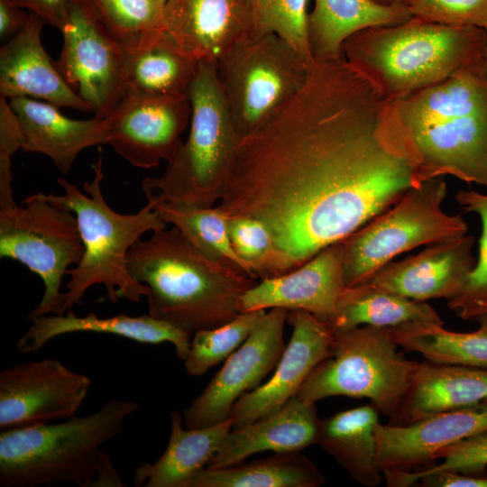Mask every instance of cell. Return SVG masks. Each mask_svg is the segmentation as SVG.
<instances>
[{
  "instance_id": "obj_1",
  "label": "cell",
  "mask_w": 487,
  "mask_h": 487,
  "mask_svg": "<svg viewBox=\"0 0 487 487\" xmlns=\"http://www.w3.org/2000/svg\"><path fill=\"white\" fill-rule=\"evenodd\" d=\"M390 100L344 58L316 60L289 104L244 137L216 207L270 231L284 274L421 183Z\"/></svg>"
},
{
  "instance_id": "obj_2",
  "label": "cell",
  "mask_w": 487,
  "mask_h": 487,
  "mask_svg": "<svg viewBox=\"0 0 487 487\" xmlns=\"http://www.w3.org/2000/svg\"><path fill=\"white\" fill-rule=\"evenodd\" d=\"M391 120L425 180L453 176L487 187L484 59L446 79L390 100Z\"/></svg>"
},
{
  "instance_id": "obj_3",
  "label": "cell",
  "mask_w": 487,
  "mask_h": 487,
  "mask_svg": "<svg viewBox=\"0 0 487 487\" xmlns=\"http://www.w3.org/2000/svg\"><path fill=\"white\" fill-rule=\"evenodd\" d=\"M127 269L148 287V314L190 334L235 318L242 296L259 282L207 257L173 225L135 243Z\"/></svg>"
},
{
  "instance_id": "obj_4",
  "label": "cell",
  "mask_w": 487,
  "mask_h": 487,
  "mask_svg": "<svg viewBox=\"0 0 487 487\" xmlns=\"http://www.w3.org/2000/svg\"><path fill=\"white\" fill-rule=\"evenodd\" d=\"M139 408L135 401L112 399L85 417L1 430L0 485L127 486L102 446L121 434Z\"/></svg>"
},
{
  "instance_id": "obj_5",
  "label": "cell",
  "mask_w": 487,
  "mask_h": 487,
  "mask_svg": "<svg viewBox=\"0 0 487 487\" xmlns=\"http://www.w3.org/2000/svg\"><path fill=\"white\" fill-rule=\"evenodd\" d=\"M484 30L418 17L345 40L344 59L389 100L437 84L484 55Z\"/></svg>"
},
{
  "instance_id": "obj_6",
  "label": "cell",
  "mask_w": 487,
  "mask_h": 487,
  "mask_svg": "<svg viewBox=\"0 0 487 487\" xmlns=\"http://www.w3.org/2000/svg\"><path fill=\"white\" fill-rule=\"evenodd\" d=\"M103 160L99 149L98 160L92 165L94 178L83 185L86 193L64 179L58 183L64 189L63 195L41 196L50 203L72 211L78 220L84 244V254L75 268L66 275L70 280L62 294L60 315L80 302L86 291L96 284L106 287L113 303L126 299L138 303L147 296L148 287L132 277L127 269V253L131 247L149 231L167 227V223L148 202L135 214H120L106 202L102 191Z\"/></svg>"
},
{
  "instance_id": "obj_7",
  "label": "cell",
  "mask_w": 487,
  "mask_h": 487,
  "mask_svg": "<svg viewBox=\"0 0 487 487\" xmlns=\"http://www.w3.org/2000/svg\"><path fill=\"white\" fill-rule=\"evenodd\" d=\"M190 129L164 172L145 178L147 202L211 207L220 200L242 141L214 63L199 62L188 94Z\"/></svg>"
},
{
  "instance_id": "obj_8",
  "label": "cell",
  "mask_w": 487,
  "mask_h": 487,
  "mask_svg": "<svg viewBox=\"0 0 487 487\" xmlns=\"http://www.w3.org/2000/svg\"><path fill=\"white\" fill-rule=\"evenodd\" d=\"M333 332L331 356L311 371L297 396L310 404L333 396L366 398L391 418L419 362L398 351L391 328L362 326Z\"/></svg>"
},
{
  "instance_id": "obj_9",
  "label": "cell",
  "mask_w": 487,
  "mask_h": 487,
  "mask_svg": "<svg viewBox=\"0 0 487 487\" xmlns=\"http://www.w3.org/2000/svg\"><path fill=\"white\" fill-rule=\"evenodd\" d=\"M446 190V183L440 178L425 180L346 237L343 261L345 286L366 281L402 253L466 235L468 226L464 219L442 209Z\"/></svg>"
},
{
  "instance_id": "obj_10",
  "label": "cell",
  "mask_w": 487,
  "mask_h": 487,
  "mask_svg": "<svg viewBox=\"0 0 487 487\" xmlns=\"http://www.w3.org/2000/svg\"><path fill=\"white\" fill-rule=\"evenodd\" d=\"M310 63L275 33L251 36L216 63L222 91L242 140L283 111L304 86Z\"/></svg>"
},
{
  "instance_id": "obj_11",
  "label": "cell",
  "mask_w": 487,
  "mask_h": 487,
  "mask_svg": "<svg viewBox=\"0 0 487 487\" xmlns=\"http://www.w3.org/2000/svg\"><path fill=\"white\" fill-rule=\"evenodd\" d=\"M84 250L75 214L40 192L24 198L21 207H0V256L23 263L44 284L42 299L28 320L60 315L62 278L69 266L81 262Z\"/></svg>"
},
{
  "instance_id": "obj_12",
  "label": "cell",
  "mask_w": 487,
  "mask_h": 487,
  "mask_svg": "<svg viewBox=\"0 0 487 487\" xmlns=\"http://www.w3.org/2000/svg\"><path fill=\"white\" fill-rule=\"evenodd\" d=\"M63 45L55 66L96 116L106 117L124 96V51L115 38L78 0L60 30Z\"/></svg>"
},
{
  "instance_id": "obj_13",
  "label": "cell",
  "mask_w": 487,
  "mask_h": 487,
  "mask_svg": "<svg viewBox=\"0 0 487 487\" xmlns=\"http://www.w3.org/2000/svg\"><path fill=\"white\" fill-rule=\"evenodd\" d=\"M288 313L282 308L266 312L204 391L184 409L186 428L209 427L228 419L237 400L259 387L276 368L286 347L283 328Z\"/></svg>"
},
{
  "instance_id": "obj_14",
  "label": "cell",
  "mask_w": 487,
  "mask_h": 487,
  "mask_svg": "<svg viewBox=\"0 0 487 487\" xmlns=\"http://www.w3.org/2000/svg\"><path fill=\"white\" fill-rule=\"evenodd\" d=\"M107 121V144L132 165L151 169L170 162L191 118L188 96H158L126 88Z\"/></svg>"
},
{
  "instance_id": "obj_15",
  "label": "cell",
  "mask_w": 487,
  "mask_h": 487,
  "mask_svg": "<svg viewBox=\"0 0 487 487\" xmlns=\"http://www.w3.org/2000/svg\"><path fill=\"white\" fill-rule=\"evenodd\" d=\"M91 380L57 359L12 365L0 372V428L6 430L74 417Z\"/></svg>"
},
{
  "instance_id": "obj_16",
  "label": "cell",
  "mask_w": 487,
  "mask_h": 487,
  "mask_svg": "<svg viewBox=\"0 0 487 487\" xmlns=\"http://www.w3.org/2000/svg\"><path fill=\"white\" fill-rule=\"evenodd\" d=\"M287 322L292 326V335L274 373L234 404L230 414L233 428L282 408L298 394L311 371L331 356L334 332L327 322L301 309L289 311Z\"/></svg>"
},
{
  "instance_id": "obj_17",
  "label": "cell",
  "mask_w": 487,
  "mask_h": 487,
  "mask_svg": "<svg viewBox=\"0 0 487 487\" xmlns=\"http://www.w3.org/2000/svg\"><path fill=\"white\" fill-rule=\"evenodd\" d=\"M163 24L188 55L216 65L253 35V0H167Z\"/></svg>"
},
{
  "instance_id": "obj_18",
  "label": "cell",
  "mask_w": 487,
  "mask_h": 487,
  "mask_svg": "<svg viewBox=\"0 0 487 487\" xmlns=\"http://www.w3.org/2000/svg\"><path fill=\"white\" fill-rule=\"evenodd\" d=\"M345 239L321 250L299 268L267 278L241 298V311L282 308L306 310L329 322L345 288L343 277Z\"/></svg>"
},
{
  "instance_id": "obj_19",
  "label": "cell",
  "mask_w": 487,
  "mask_h": 487,
  "mask_svg": "<svg viewBox=\"0 0 487 487\" xmlns=\"http://www.w3.org/2000/svg\"><path fill=\"white\" fill-rule=\"evenodd\" d=\"M487 429V399L436 413L406 426L378 424L375 429L381 471L425 469L435 453Z\"/></svg>"
},
{
  "instance_id": "obj_20",
  "label": "cell",
  "mask_w": 487,
  "mask_h": 487,
  "mask_svg": "<svg viewBox=\"0 0 487 487\" xmlns=\"http://www.w3.org/2000/svg\"><path fill=\"white\" fill-rule=\"evenodd\" d=\"M473 244L474 237L467 234L430 244L415 255L386 263L366 281L418 301H448L461 292L475 267Z\"/></svg>"
},
{
  "instance_id": "obj_21",
  "label": "cell",
  "mask_w": 487,
  "mask_h": 487,
  "mask_svg": "<svg viewBox=\"0 0 487 487\" xmlns=\"http://www.w3.org/2000/svg\"><path fill=\"white\" fill-rule=\"evenodd\" d=\"M46 23L32 14L26 25L0 49V96L41 98L56 107L92 112L66 83L41 43Z\"/></svg>"
},
{
  "instance_id": "obj_22",
  "label": "cell",
  "mask_w": 487,
  "mask_h": 487,
  "mask_svg": "<svg viewBox=\"0 0 487 487\" xmlns=\"http://www.w3.org/2000/svg\"><path fill=\"white\" fill-rule=\"evenodd\" d=\"M9 103L20 124L22 150L44 154L62 174L69 172L83 150L107 144L108 128L105 117L71 119L55 106L28 96L14 97Z\"/></svg>"
},
{
  "instance_id": "obj_23",
  "label": "cell",
  "mask_w": 487,
  "mask_h": 487,
  "mask_svg": "<svg viewBox=\"0 0 487 487\" xmlns=\"http://www.w3.org/2000/svg\"><path fill=\"white\" fill-rule=\"evenodd\" d=\"M320 418L315 404L297 395L280 409L238 428H233L206 468H222L262 452L301 451L316 445Z\"/></svg>"
},
{
  "instance_id": "obj_24",
  "label": "cell",
  "mask_w": 487,
  "mask_h": 487,
  "mask_svg": "<svg viewBox=\"0 0 487 487\" xmlns=\"http://www.w3.org/2000/svg\"><path fill=\"white\" fill-rule=\"evenodd\" d=\"M487 399V368L431 361L418 363L409 391L389 425L406 426L426 417Z\"/></svg>"
},
{
  "instance_id": "obj_25",
  "label": "cell",
  "mask_w": 487,
  "mask_h": 487,
  "mask_svg": "<svg viewBox=\"0 0 487 487\" xmlns=\"http://www.w3.org/2000/svg\"><path fill=\"white\" fill-rule=\"evenodd\" d=\"M29 321L32 325L16 343L17 349L24 354L38 352L57 336L78 332L115 335L142 344L171 343L177 357L181 361H185L189 353L190 333L149 314L140 317L119 314L99 317L90 312L85 317H78L68 310L66 315H42Z\"/></svg>"
},
{
  "instance_id": "obj_26",
  "label": "cell",
  "mask_w": 487,
  "mask_h": 487,
  "mask_svg": "<svg viewBox=\"0 0 487 487\" xmlns=\"http://www.w3.org/2000/svg\"><path fill=\"white\" fill-rule=\"evenodd\" d=\"M120 42L126 88L188 96L199 62L188 55L164 27Z\"/></svg>"
},
{
  "instance_id": "obj_27",
  "label": "cell",
  "mask_w": 487,
  "mask_h": 487,
  "mask_svg": "<svg viewBox=\"0 0 487 487\" xmlns=\"http://www.w3.org/2000/svg\"><path fill=\"white\" fill-rule=\"evenodd\" d=\"M168 446L153 464L143 463L134 470L133 483L141 487H186L205 469L233 428V419L213 426L188 429L182 427L179 411L170 412Z\"/></svg>"
},
{
  "instance_id": "obj_28",
  "label": "cell",
  "mask_w": 487,
  "mask_h": 487,
  "mask_svg": "<svg viewBox=\"0 0 487 487\" xmlns=\"http://www.w3.org/2000/svg\"><path fill=\"white\" fill-rule=\"evenodd\" d=\"M411 17L409 6H384L372 0H315L307 23L313 60L343 59V44L354 33L401 23Z\"/></svg>"
},
{
  "instance_id": "obj_29",
  "label": "cell",
  "mask_w": 487,
  "mask_h": 487,
  "mask_svg": "<svg viewBox=\"0 0 487 487\" xmlns=\"http://www.w3.org/2000/svg\"><path fill=\"white\" fill-rule=\"evenodd\" d=\"M379 410L371 403L319 420L316 445L327 452L358 483L381 482L375 429Z\"/></svg>"
},
{
  "instance_id": "obj_30",
  "label": "cell",
  "mask_w": 487,
  "mask_h": 487,
  "mask_svg": "<svg viewBox=\"0 0 487 487\" xmlns=\"http://www.w3.org/2000/svg\"><path fill=\"white\" fill-rule=\"evenodd\" d=\"M411 322L444 326L440 316L425 301L365 281L343 289L328 324L333 331H339L362 326L392 328Z\"/></svg>"
},
{
  "instance_id": "obj_31",
  "label": "cell",
  "mask_w": 487,
  "mask_h": 487,
  "mask_svg": "<svg viewBox=\"0 0 487 487\" xmlns=\"http://www.w3.org/2000/svg\"><path fill=\"white\" fill-rule=\"evenodd\" d=\"M326 478L300 451L275 453L249 464L205 468L186 487H318Z\"/></svg>"
},
{
  "instance_id": "obj_32",
  "label": "cell",
  "mask_w": 487,
  "mask_h": 487,
  "mask_svg": "<svg viewBox=\"0 0 487 487\" xmlns=\"http://www.w3.org/2000/svg\"><path fill=\"white\" fill-rule=\"evenodd\" d=\"M474 320L478 329L467 333L427 322L406 323L391 330L399 346L427 361L487 368V313Z\"/></svg>"
},
{
  "instance_id": "obj_33",
  "label": "cell",
  "mask_w": 487,
  "mask_h": 487,
  "mask_svg": "<svg viewBox=\"0 0 487 487\" xmlns=\"http://www.w3.org/2000/svg\"><path fill=\"white\" fill-rule=\"evenodd\" d=\"M152 204L163 221L177 227L205 255L258 280L250 265L233 248L228 234V216L216 206L198 207L167 202Z\"/></svg>"
},
{
  "instance_id": "obj_34",
  "label": "cell",
  "mask_w": 487,
  "mask_h": 487,
  "mask_svg": "<svg viewBox=\"0 0 487 487\" xmlns=\"http://www.w3.org/2000/svg\"><path fill=\"white\" fill-rule=\"evenodd\" d=\"M265 314L264 309L242 312L225 325L195 332L184 361L187 372L191 376H202L211 367L228 358L247 339Z\"/></svg>"
},
{
  "instance_id": "obj_35",
  "label": "cell",
  "mask_w": 487,
  "mask_h": 487,
  "mask_svg": "<svg viewBox=\"0 0 487 487\" xmlns=\"http://www.w3.org/2000/svg\"><path fill=\"white\" fill-rule=\"evenodd\" d=\"M461 208L475 213L482 222L476 264L461 292L447 306L464 320H474L487 313V194L461 189L455 195Z\"/></svg>"
},
{
  "instance_id": "obj_36",
  "label": "cell",
  "mask_w": 487,
  "mask_h": 487,
  "mask_svg": "<svg viewBox=\"0 0 487 487\" xmlns=\"http://www.w3.org/2000/svg\"><path fill=\"white\" fill-rule=\"evenodd\" d=\"M78 1L86 5L120 41L164 27V6L159 0Z\"/></svg>"
},
{
  "instance_id": "obj_37",
  "label": "cell",
  "mask_w": 487,
  "mask_h": 487,
  "mask_svg": "<svg viewBox=\"0 0 487 487\" xmlns=\"http://www.w3.org/2000/svg\"><path fill=\"white\" fill-rule=\"evenodd\" d=\"M308 0H253L252 36L275 33L290 44L308 62L313 61L308 40Z\"/></svg>"
},
{
  "instance_id": "obj_38",
  "label": "cell",
  "mask_w": 487,
  "mask_h": 487,
  "mask_svg": "<svg viewBox=\"0 0 487 487\" xmlns=\"http://www.w3.org/2000/svg\"><path fill=\"white\" fill-rule=\"evenodd\" d=\"M227 225L233 248L259 280L284 274L273 238L262 222L250 216H228Z\"/></svg>"
},
{
  "instance_id": "obj_39",
  "label": "cell",
  "mask_w": 487,
  "mask_h": 487,
  "mask_svg": "<svg viewBox=\"0 0 487 487\" xmlns=\"http://www.w3.org/2000/svg\"><path fill=\"white\" fill-rule=\"evenodd\" d=\"M409 8L432 23L487 30V0H410Z\"/></svg>"
},
{
  "instance_id": "obj_40",
  "label": "cell",
  "mask_w": 487,
  "mask_h": 487,
  "mask_svg": "<svg viewBox=\"0 0 487 487\" xmlns=\"http://www.w3.org/2000/svg\"><path fill=\"white\" fill-rule=\"evenodd\" d=\"M434 459H440L442 462L418 471L487 475V429L437 450Z\"/></svg>"
},
{
  "instance_id": "obj_41",
  "label": "cell",
  "mask_w": 487,
  "mask_h": 487,
  "mask_svg": "<svg viewBox=\"0 0 487 487\" xmlns=\"http://www.w3.org/2000/svg\"><path fill=\"white\" fill-rule=\"evenodd\" d=\"M387 486L407 487L421 482L424 487H487V475H468L459 473L440 471H404L388 469L382 472Z\"/></svg>"
},
{
  "instance_id": "obj_42",
  "label": "cell",
  "mask_w": 487,
  "mask_h": 487,
  "mask_svg": "<svg viewBox=\"0 0 487 487\" xmlns=\"http://www.w3.org/2000/svg\"><path fill=\"white\" fill-rule=\"evenodd\" d=\"M6 99L0 96V159L11 160L22 149L23 135L17 116Z\"/></svg>"
},
{
  "instance_id": "obj_43",
  "label": "cell",
  "mask_w": 487,
  "mask_h": 487,
  "mask_svg": "<svg viewBox=\"0 0 487 487\" xmlns=\"http://www.w3.org/2000/svg\"><path fill=\"white\" fill-rule=\"evenodd\" d=\"M13 5L23 8L41 18L46 24L60 30L69 12L72 0H8Z\"/></svg>"
},
{
  "instance_id": "obj_44",
  "label": "cell",
  "mask_w": 487,
  "mask_h": 487,
  "mask_svg": "<svg viewBox=\"0 0 487 487\" xmlns=\"http://www.w3.org/2000/svg\"><path fill=\"white\" fill-rule=\"evenodd\" d=\"M31 13L8 0H0V36L5 39L16 35L29 21Z\"/></svg>"
},
{
  "instance_id": "obj_45",
  "label": "cell",
  "mask_w": 487,
  "mask_h": 487,
  "mask_svg": "<svg viewBox=\"0 0 487 487\" xmlns=\"http://www.w3.org/2000/svg\"><path fill=\"white\" fill-rule=\"evenodd\" d=\"M384 6H409L410 0H372Z\"/></svg>"
},
{
  "instance_id": "obj_46",
  "label": "cell",
  "mask_w": 487,
  "mask_h": 487,
  "mask_svg": "<svg viewBox=\"0 0 487 487\" xmlns=\"http://www.w3.org/2000/svg\"><path fill=\"white\" fill-rule=\"evenodd\" d=\"M485 32V40H484V69H485V76L487 78V30L484 31Z\"/></svg>"
},
{
  "instance_id": "obj_47",
  "label": "cell",
  "mask_w": 487,
  "mask_h": 487,
  "mask_svg": "<svg viewBox=\"0 0 487 487\" xmlns=\"http://www.w3.org/2000/svg\"><path fill=\"white\" fill-rule=\"evenodd\" d=\"M159 1L164 6L167 0H159Z\"/></svg>"
}]
</instances>
